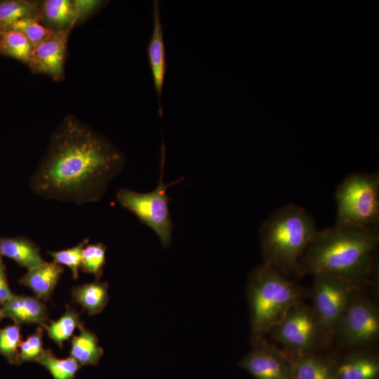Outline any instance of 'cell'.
Here are the masks:
<instances>
[{
    "instance_id": "obj_1",
    "label": "cell",
    "mask_w": 379,
    "mask_h": 379,
    "mask_svg": "<svg viewBox=\"0 0 379 379\" xmlns=\"http://www.w3.org/2000/svg\"><path fill=\"white\" fill-rule=\"evenodd\" d=\"M125 164L124 155L107 138L69 115L53 133L29 182L34 193L48 200L94 203Z\"/></svg>"
},
{
    "instance_id": "obj_2",
    "label": "cell",
    "mask_w": 379,
    "mask_h": 379,
    "mask_svg": "<svg viewBox=\"0 0 379 379\" xmlns=\"http://www.w3.org/2000/svg\"><path fill=\"white\" fill-rule=\"evenodd\" d=\"M379 241L376 227L321 230L300 260V276L328 275L359 285L368 277Z\"/></svg>"
},
{
    "instance_id": "obj_3",
    "label": "cell",
    "mask_w": 379,
    "mask_h": 379,
    "mask_svg": "<svg viewBox=\"0 0 379 379\" xmlns=\"http://www.w3.org/2000/svg\"><path fill=\"white\" fill-rule=\"evenodd\" d=\"M320 231L303 208L288 204L279 208L260 231L264 262L284 274L300 276V260Z\"/></svg>"
},
{
    "instance_id": "obj_4",
    "label": "cell",
    "mask_w": 379,
    "mask_h": 379,
    "mask_svg": "<svg viewBox=\"0 0 379 379\" xmlns=\"http://www.w3.org/2000/svg\"><path fill=\"white\" fill-rule=\"evenodd\" d=\"M303 296V289L274 267H257L248 284L253 340L264 338Z\"/></svg>"
},
{
    "instance_id": "obj_5",
    "label": "cell",
    "mask_w": 379,
    "mask_h": 379,
    "mask_svg": "<svg viewBox=\"0 0 379 379\" xmlns=\"http://www.w3.org/2000/svg\"><path fill=\"white\" fill-rule=\"evenodd\" d=\"M335 200V226L347 228L376 227L379 220L378 173L350 175L338 186Z\"/></svg>"
},
{
    "instance_id": "obj_6",
    "label": "cell",
    "mask_w": 379,
    "mask_h": 379,
    "mask_svg": "<svg viewBox=\"0 0 379 379\" xmlns=\"http://www.w3.org/2000/svg\"><path fill=\"white\" fill-rule=\"evenodd\" d=\"M164 147L162 148L160 178L157 187L149 192H138L128 188H120L116 198L120 205L133 213L142 223L151 228L159 237L164 247L172 241L174 230L168 204V188L180 182L182 178L168 184L164 182Z\"/></svg>"
},
{
    "instance_id": "obj_7",
    "label": "cell",
    "mask_w": 379,
    "mask_h": 379,
    "mask_svg": "<svg viewBox=\"0 0 379 379\" xmlns=\"http://www.w3.org/2000/svg\"><path fill=\"white\" fill-rule=\"evenodd\" d=\"M357 286L338 277L314 276L312 310L321 330L328 333L336 332Z\"/></svg>"
},
{
    "instance_id": "obj_8",
    "label": "cell",
    "mask_w": 379,
    "mask_h": 379,
    "mask_svg": "<svg viewBox=\"0 0 379 379\" xmlns=\"http://www.w3.org/2000/svg\"><path fill=\"white\" fill-rule=\"evenodd\" d=\"M320 330L312 308L300 302L291 307L270 333L284 351L292 355L310 352Z\"/></svg>"
},
{
    "instance_id": "obj_9",
    "label": "cell",
    "mask_w": 379,
    "mask_h": 379,
    "mask_svg": "<svg viewBox=\"0 0 379 379\" xmlns=\"http://www.w3.org/2000/svg\"><path fill=\"white\" fill-rule=\"evenodd\" d=\"M336 332L346 345L371 344L379 334V317L376 307L365 298H352Z\"/></svg>"
},
{
    "instance_id": "obj_10",
    "label": "cell",
    "mask_w": 379,
    "mask_h": 379,
    "mask_svg": "<svg viewBox=\"0 0 379 379\" xmlns=\"http://www.w3.org/2000/svg\"><path fill=\"white\" fill-rule=\"evenodd\" d=\"M253 349L239 362V366L255 379H292L290 357L264 338L253 340Z\"/></svg>"
},
{
    "instance_id": "obj_11",
    "label": "cell",
    "mask_w": 379,
    "mask_h": 379,
    "mask_svg": "<svg viewBox=\"0 0 379 379\" xmlns=\"http://www.w3.org/2000/svg\"><path fill=\"white\" fill-rule=\"evenodd\" d=\"M72 28L54 30L49 37L33 47L28 66L34 73L47 74L55 81L64 79L67 39Z\"/></svg>"
},
{
    "instance_id": "obj_12",
    "label": "cell",
    "mask_w": 379,
    "mask_h": 379,
    "mask_svg": "<svg viewBox=\"0 0 379 379\" xmlns=\"http://www.w3.org/2000/svg\"><path fill=\"white\" fill-rule=\"evenodd\" d=\"M153 30L147 47V53L156 94L159 100V112L162 114L161 97L167 65L164 27L160 15V2L154 0L152 4Z\"/></svg>"
},
{
    "instance_id": "obj_13",
    "label": "cell",
    "mask_w": 379,
    "mask_h": 379,
    "mask_svg": "<svg viewBox=\"0 0 379 379\" xmlns=\"http://www.w3.org/2000/svg\"><path fill=\"white\" fill-rule=\"evenodd\" d=\"M5 317L14 324H38L43 326L48 321L46 306L36 297L16 295L1 305Z\"/></svg>"
},
{
    "instance_id": "obj_14",
    "label": "cell",
    "mask_w": 379,
    "mask_h": 379,
    "mask_svg": "<svg viewBox=\"0 0 379 379\" xmlns=\"http://www.w3.org/2000/svg\"><path fill=\"white\" fill-rule=\"evenodd\" d=\"M63 266L55 262H48L34 267L19 279V283L30 288L35 297L47 301L52 295L62 273Z\"/></svg>"
},
{
    "instance_id": "obj_15",
    "label": "cell",
    "mask_w": 379,
    "mask_h": 379,
    "mask_svg": "<svg viewBox=\"0 0 379 379\" xmlns=\"http://www.w3.org/2000/svg\"><path fill=\"white\" fill-rule=\"evenodd\" d=\"M288 355L292 361V379H335L334 359L311 352Z\"/></svg>"
},
{
    "instance_id": "obj_16",
    "label": "cell",
    "mask_w": 379,
    "mask_h": 379,
    "mask_svg": "<svg viewBox=\"0 0 379 379\" xmlns=\"http://www.w3.org/2000/svg\"><path fill=\"white\" fill-rule=\"evenodd\" d=\"M0 253L27 270L46 262L40 253L39 246L25 237L0 239Z\"/></svg>"
},
{
    "instance_id": "obj_17",
    "label": "cell",
    "mask_w": 379,
    "mask_h": 379,
    "mask_svg": "<svg viewBox=\"0 0 379 379\" xmlns=\"http://www.w3.org/2000/svg\"><path fill=\"white\" fill-rule=\"evenodd\" d=\"M378 374L379 363L375 357L357 353L337 363L335 379H376Z\"/></svg>"
},
{
    "instance_id": "obj_18",
    "label": "cell",
    "mask_w": 379,
    "mask_h": 379,
    "mask_svg": "<svg viewBox=\"0 0 379 379\" xmlns=\"http://www.w3.org/2000/svg\"><path fill=\"white\" fill-rule=\"evenodd\" d=\"M108 283L95 282L74 286L71 290L73 300L80 305L89 315L100 314L107 305L109 295Z\"/></svg>"
},
{
    "instance_id": "obj_19",
    "label": "cell",
    "mask_w": 379,
    "mask_h": 379,
    "mask_svg": "<svg viewBox=\"0 0 379 379\" xmlns=\"http://www.w3.org/2000/svg\"><path fill=\"white\" fill-rule=\"evenodd\" d=\"M53 30L73 27L77 23L73 1L46 0L41 3L40 22Z\"/></svg>"
},
{
    "instance_id": "obj_20",
    "label": "cell",
    "mask_w": 379,
    "mask_h": 379,
    "mask_svg": "<svg viewBox=\"0 0 379 379\" xmlns=\"http://www.w3.org/2000/svg\"><path fill=\"white\" fill-rule=\"evenodd\" d=\"M79 334L71 339L69 356L81 365H97L104 354L99 345L98 338L86 328L84 324L79 327Z\"/></svg>"
},
{
    "instance_id": "obj_21",
    "label": "cell",
    "mask_w": 379,
    "mask_h": 379,
    "mask_svg": "<svg viewBox=\"0 0 379 379\" xmlns=\"http://www.w3.org/2000/svg\"><path fill=\"white\" fill-rule=\"evenodd\" d=\"M41 3L28 0L0 1V31L8 29L15 22L27 18L40 21Z\"/></svg>"
},
{
    "instance_id": "obj_22",
    "label": "cell",
    "mask_w": 379,
    "mask_h": 379,
    "mask_svg": "<svg viewBox=\"0 0 379 379\" xmlns=\"http://www.w3.org/2000/svg\"><path fill=\"white\" fill-rule=\"evenodd\" d=\"M42 327L46 331L48 337L59 347H63V343L73 336L74 330L84 324L81 319V313L69 305H66V310L62 316L55 321H48Z\"/></svg>"
},
{
    "instance_id": "obj_23",
    "label": "cell",
    "mask_w": 379,
    "mask_h": 379,
    "mask_svg": "<svg viewBox=\"0 0 379 379\" xmlns=\"http://www.w3.org/2000/svg\"><path fill=\"white\" fill-rule=\"evenodd\" d=\"M33 46L21 32L14 29L0 31V53L28 65Z\"/></svg>"
},
{
    "instance_id": "obj_24",
    "label": "cell",
    "mask_w": 379,
    "mask_h": 379,
    "mask_svg": "<svg viewBox=\"0 0 379 379\" xmlns=\"http://www.w3.org/2000/svg\"><path fill=\"white\" fill-rule=\"evenodd\" d=\"M36 362L45 367L53 379H74L81 365L70 356L59 359L53 352L45 350Z\"/></svg>"
},
{
    "instance_id": "obj_25",
    "label": "cell",
    "mask_w": 379,
    "mask_h": 379,
    "mask_svg": "<svg viewBox=\"0 0 379 379\" xmlns=\"http://www.w3.org/2000/svg\"><path fill=\"white\" fill-rule=\"evenodd\" d=\"M106 251L107 246L101 242L86 245L82 252L81 271L93 274L99 280L106 262Z\"/></svg>"
},
{
    "instance_id": "obj_26",
    "label": "cell",
    "mask_w": 379,
    "mask_h": 379,
    "mask_svg": "<svg viewBox=\"0 0 379 379\" xmlns=\"http://www.w3.org/2000/svg\"><path fill=\"white\" fill-rule=\"evenodd\" d=\"M22 340L20 325H8L0 329V354L11 364H18Z\"/></svg>"
},
{
    "instance_id": "obj_27",
    "label": "cell",
    "mask_w": 379,
    "mask_h": 379,
    "mask_svg": "<svg viewBox=\"0 0 379 379\" xmlns=\"http://www.w3.org/2000/svg\"><path fill=\"white\" fill-rule=\"evenodd\" d=\"M88 241L89 238H85L72 248L57 251H48L47 253L52 257L53 262L67 267L71 271L72 277L77 279L79 277V270L81 269L83 249Z\"/></svg>"
},
{
    "instance_id": "obj_28",
    "label": "cell",
    "mask_w": 379,
    "mask_h": 379,
    "mask_svg": "<svg viewBox=\"0 0 379 379\" xmlns=\"http://www.w3.org/2000/svg\"><path fill=\"white\" fill-rule=\"evenodd\" d=\"M8 29L21 32L30 41L33 47L49 37L54 31L34 18L21 19L13 23Z\"/></svg>"
},
{
    "instance_id": "obj_29",
    "label": "cell",
    "mask_w": 379,
    "mask_h": 379,
    "mask_svg": "<svg viewBox=\"0 0 379 379\" xmlns=\"http://www.w3.org/2000/svg\"><path fill=\"white\" fill-rule=\"evenodd\" d=\"M44 328L39 326L20 346L19 362L36 361L44 353L43 335Z\"/></svg>"
},
{
    "instance_id": "obj_30",
    "label": "cell",
    "mask_w": 379,
    "mask_h": 379,
    "mask_svg": "<svg viewBox=\"0 0 379 379\" xmlns=\"http://www.w3.org/2000/svg\"><path fill=\"white\" fill-rule=\"evenodd\" d=\"M105 1L98 0H76L73 1L77 22L85 19L100 9Z\"/></svg>"
},
{
    "instance_id": "obj_31",
    "label": "cell",
    "mask_w": 379,
    "mask_h": 379,
    "mask_svg": "<svg viewBox=\"0 0 379 379\" xmlns=\"http://www.w3.org/2000/svg\"><path fill=\"white\" fill-rule=\"evenodd\" d=\"M8 281L6 270L0 272V306L8 301L13 297Z\"/></svg>"
},
{
    "instance_id": "obj_32",
    "label": "cell",
    "mask_w": 379,
    "mask_h": 379,
    "mask_svg": "<svg viewBox=\"0 0 379 379\" xmlns=\"http://www.w3.org/2000/svg\"><path fill=\"white\" fill-rule=\"evenodd\" d=\"M4 270H5V266L3 263L2 255L0 253V272Z\"/></svg>"
},
{
    "instance_id": "obj_33",
    "label": "cell",
    "mask_w": 379,
    "mask_h": 379,
    "mask_svg": "<svg viewBox=\"0 0 379 379\" xmlns=\"http://www.w3.org/2000/svg\"><path fill=\"white\" fill-rule=\"evenodd\" d=\"M4 317H5V316L1 307H0V322Z\"/></svg>"
}]
</instances>
